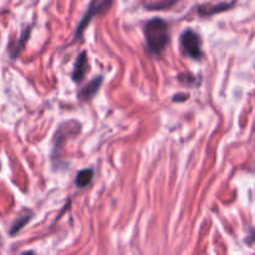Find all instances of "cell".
Returning <instances> with one entry per match:
<instances>
[{
    "instance_id": "obj_1",
    "label": "cell",
    "mask_w": 255,
    "mask_h": 255,
    "mask_svg": "<svg viewBox=\"0 0 255 255\" xmlns=\"http://www.w3.org/2000/svg\"><path fill=\"white\" fill-rule=\"evenodd\" d=\"M144 35L148 51L156 55L162 54L169 41L168 25L163 19L154 17L147 21L144 26Z\"/></svg>"
},
{
    "instance_id": "obj_11",
    "label": "cell",
    "mask_w": 255,
    "mask_h": 255,
    "mask_svg": "<svg viewBox=\"0 0 255 255\" xmlns=\"http://www.w3.org/2000/svg\"><path fill=\"white\" fill-rule=\"evenodd\" d=\"M188 99V95H176V97H173V101H183V100Z\"/></svg>"
},
{
    "instance_id": "obj_7",
    "label": "cell",
    "mask_w": 255,
    "mask_h": 255,
    "mask_svg": "<svg viewBox=\"0 0 255 255\" xmlns=\"http://www.w3.org/2000/svg\"><path fill=\"white\" fill-rule=\"evenodd\" d=\"M234 5V1L232 2H221V4L216 5H202L199 6L198 12L202 16H211V15L218 14V12L226 11V10L231 9Z\"/></svg>"
},
{
    "instance_id": "obj_6",
    "label": "cell",
    "mask_w": 255,
    "mask_h": 255,
    "mask_svg": "<svg viewBox=\"0 0 255 255\" xmlns=\"http://www.w3.org/2000/svg\"><path fill=\"white\" fill-rule=\"evenodd\" d=\"M87 72V56H86V52L82 51L80 54V56L77 57L76 60V64H75L74 67V72H72V79L74 81L80 82L84 80L85 75Z\"/></svg>"
},
{
    "instance_id": "obj_9",
    "label": "cell",
    "mask_w": 255,
    "mask_h": 255,
    "mask_svg": "<svg viewBox=\"0 0 255 255\" xmlns=\"http://www.w3.org/2000/svg\"><path fill=\"white\" fill-rule=\"evenodd\" d=\"M92 178H94V171L91 168H86L82 169L77 173L76 177V186L79 188H84V187L89 186L91 183Z\"/></svg>"
},
{
    "instance_id": "obj_8",
    "label": "cell",
    "mask_w": 255,
    "mask_h": 255,
    "mask_svg": "<svg viewBox=\"0 0 255 255\" xmlns=\"http://www.w3.org/2000/svg\"><path fill=\"white\" fill-rule=\"evenodd\" d=\"M32 217H34V213L30 211H25L24 214H20V216L17 217L16 221L14 222V224H12L11 229H10V236L14 237L17 232L21 231V229L24 228V226H26V224L29 223L30 219H31Z\"/></svg>"
},
{
    "instance_id": "obj_4",
    "label": "cell",
    "mask_w": 255,
    "mask_h": 255,
    "mask_svg": "<svg viewBox=\"0 0 255 255\" xmlns=\"http://www.w3.org/2000/svg\"><path fill=\"white\" fill-rule=\"evenodd\" d=\"M80 129H81V126L76 121H67L60 125L54 137V153L61 148L65 139L69 138V137L76 136L80 132Z\"/></svg>"
},
{
    "instance_id": "obj_3",
    "label": "cell",
    "mask_w": 255,
    "mask_h": 255,
    "mask_svg": "<svg viewBox=\"0 0 255 255\" xmlns=\"http://www.w3.org/2000/svg\"><path fill=\"white\" fill-rule=\"evenodd\" d=\"M181 45L184 54L194 60H199L202 57L201 39L198 34L192 29H187L181 36Z\"/></svg>"
},
{
    "instance_id": "obj_2",
    "label": "cell",
    "mask_w": 255,
    "mask_h": 255,
    "mask_svg": "<svg viewBox=\"0 0 255 255\" xmlns=\"http://www.w3.org/2000/svg\"><path fill=\"white\" fill-rule=\"evenodd\" d=\"M112 2H114V0H91L86 12L84 14L79 26H77L76 37L81 36L82 32L86 30V27L89 26L90 22L92 21V19H94L95 16H97V15L100 14H104L105 11H107V10L111 7Z\"/></svg>"
},
{
    "instance_id": "obj_10",
    "label": "cell",
    "mask_w": 255,
    "mask_h": 255,
    "mask_svg": "<svg viewBox=\"0 0 255 255\" xmlns=\"http://www.w3.org/2000/svg\"><path fill=\"white\" fill-rule=\"evenodd\" d=\"M29 35H30V27L29 29H26V31L21 35L19 44H16V46H15L14 49H11V52H10V54H11L12 59H14V57H16L17 55H19V52L21 51L22 47H24V45H25V42H26V40L29 39Z\"/></svg>"
},
{
    "instance_id": "obj_5",
    "label": "cell",
    "mask_w": 255,
    "mask_h": 255,
    "mask_svg": "<svg viewBox=\"0 0 255 255\" xmlns=\"http://www.w3.org/2000/svg\"><path fill=\"white\" fill-rule=\"evenodd\" d=\"M102 81H104V79H102L101 76L95 77V79L92 80V81H90L84 89L80 90L79 99L82 100V101H89V100H91L92 97L97 94L100 87H101Z\"/></svg>"
}]
</instances>
